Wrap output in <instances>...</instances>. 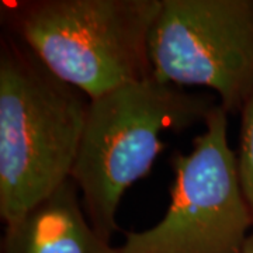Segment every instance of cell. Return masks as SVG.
<instances>
[{"label": "cell", "instance_id": "4", "mask_svg": "<svg viewBox=\"0 0 253 253\" xmlns=\"http://www.w3.org/2000/svg\"><path fill=\"white\" fill-rule=\"evenodd\" d=\"M190 154L173 155L170 206L156 225L126 232L118 253H239L253 218L228 145V111H210Z\"/></svg>", "mask_w": 253, "mask_h": 253}, {"label": "cell", "instance_id": "5", "mask_svg": "<svg viewBox=\"0 0 253 253\" xmlns=\"http://www.w3.org/2000/svg\"><path fill=\"white\" fill-rule=\"evenodd\" d=\"M148 52L155 79L206 86L228 113L242 110L253 94V0H162Z\"/></svg>", "mask_w": 253, "mask_h": 253}, {"label": "cell", "instance_id": "7", "mask_svg": "<svg viewBox=\"0 0 253 253\" xmlns=\"http://www.w3.org/2000/svg\"><path fill=\"white\" fill-rule=\"evenodd\" d=\"M239 180L253 218V94L242 109L241 149L238 156Z\"/></svg>", "mask_w": 253, "mask_h": 253}, {"label": "cell", "instance_id": "3", "mask_svg": "<svg viewBox=\"0 0 253 253\" xmlns=\"http://www.w3.org/2000/svg\"><path fill=\"white\" fill-rule=\"evenodd\" d=\"M162 0L18 3L11 26L51 72L89 99L152 75L148 38Z\"/></svg>", "mask_w": 253, "mask_h": 253}, {"label": "cell", "instance_id": "8", "mask_svg": "<svg viewBox=\"0 0 253 253\" xmlns=\"http://www.w3.org/2000/svg\"><path fill=\"white\" fill-rule=\"evenodd\" d=\"M239 253H253V238H248L246 244Z\"/></svg>", "mask_w": 253, "mask_h": 253}, {"label": "cell", "instance_id": "1", "mask_svg": "<svg viewBox=\"0 0 253 253\" xmlns=\"http://www.w3.org/2000/svg\"><path fill=\"white\" fill-rule=\"evenodd\" d=\"M90 99L20 38L0 46V217L14 222L71 179Z\"/></svg>", "mask_w": 253, "mask_h": 253}, {"label": "cell", "instance_id": "6", "mask_svg": "<svg viewBox=\"0 0 253 253\" xmlns=\"http://www.w3.org/2000/svg\"><path fill=\"white\" fill-rule=\"evenodd\" d=\"M1 253H118L82 210L81 191L69 179L14 222L6 224Z\"/></svg>", "mask_w": 253, "mask_h": 253}, {"label": "cell", "instance_id": "2", "mask_svg": "<svg viewBox=\"0 0 253 253\" xmlns=\"http://www.w3.org/2000/svg\"><path fill=\"white\" fill-rule=\"evenodd\" d=\"M211 97L155 79L124 84L89 103L72 179L93 228L110 241L126 190L144 177L162 149V134L206 121Z\"/></svg>", "mask_w": 253, "mask_h": 253}]
</instances>
